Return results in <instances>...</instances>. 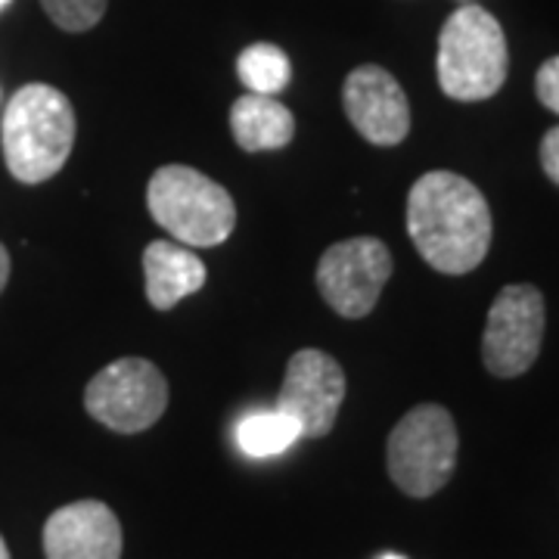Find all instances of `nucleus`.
I'll return each instance as SVG.
<instances>
[{"label": "nucleus", "mask_w": 559, "mask_h": 559, "mask_svg": "<svg viewBox=\"0 0 559 559\" xmlns=\"http://www.w3.org/2000/svg\"><path fill=\"white\" fill-rule=\"evenodd\" d=\"M491 209L473 180L429 171L411 187L407 234L429 267L441 274L476 271L491 249Z\"/></svg>", "instance_id": "nucleus-1"}, {"label": "nucleus", "mask_w": 559, "mask_h": 559, "mask_svg": "<svg viewBox=\"0 0 559 559\" xmlns=\"http://www.w3.org/2000/svg\"><path fill=\"white\" fill-rule=\"evenodd\" d=\"M75 109L69 97L50 84L20 87L3 112L0 143L10 175L20 183H44L72 156L75 146Z\"/></svg>", "instance_id": "nucleus-2"}, {"label": "nucleus", "mask_w": 559, "mask_h": 559, "mask_svg": "<svg viewBox=\"0 0 559 559\" xmlns=\"http://www.w3.org/2000/svg\"><path fill=\"white\" fill-rule=\"evenodd\" d=\"M153 221L165 227L180 246H221L237 227L234 197L218 180L190 165H165L146 187Z\"/></svg>", "instance_id": "nucleus-3"}, {"label": "nucleus", "mask_w": 559, "mask_h": 559, "mask_svg": "<svg viewBox=\"0 0 559 559\" xmlns=\"http://www.w3.org/2000/svg\"><path fill=\"white\" fill-rule=\"evenodd\" d=\"M507 38L500 22L481 7H460L439 35V84L460 103L495 97L507 81Z\"/></svg>", "instance_id": "nucleus-4"}, {"label": "nucleus", "mask_w": 559, "mask_h": 559, "mask_svg": "<svg viewBox=\"0 0 559 559\" xmlns=\"http://www.w3.org/2000/svg\"><path fill=\"white\" fill-rule=\"evenodd\" d=\"M457 426L441 404H417L389 436V476L407 498H432L457 466Z\"/></svg>", "instance_id": "nucleus-5"}, {"label": "nucleus", "mask_w": 559, "mask_h": 559, "mask_svg": "<svg viewBox=\"0 0 559 559\" xmlns=\"http://www.w3.org/2000/svg\"><path fill=\"white\" fill-rule=\"evenodd\" d=\"M84 407L106 429L134 436L162 419L168 407V382L153 360L119 358L87 382Z\"/></svg>", "instance_id": "nucleus-6"}, {"label": "nucleus", "mask_w": 559, "mask_h": 559, "mask_svg": "<svg viewBox=\"0 0 559 559\" xmlns=\"http://www.w3.org/2000/svg\"><path fill=\"white\" fill-rule=\"evenodd\" d=\"M392 267V252L377 237L342 240L330 246L318 261L320 296L342 318H367L377 308Z\"/></svg>", "instance_id": "nucleus-7"}, {"label": "nucleus", "mask_w": 559, "mask_h": 559, "mask_svg": "<svg viewBox=\"0 0 559 559\" xmlns=\"http://www.w3.org/2000/svg\"><path fill=\"white\" fill-rule=\"evenodd\" d=\"M544 296L528 283L503 286L485 320L481 360L495 377H522L540 355L544 342Z\"/></svg>", "instance_id": "nucleus-8"}, {"label": "nucleus", "mask_w": 559, "mask_h": 559, "mask_svg": "<svg viewBox=\"0 0 559 559\" xmlns=\"http://www.w3.org/2000/svg\"><path fill=\"white\" fill-rule=\"evenodd\" d=\"M345 370L340 360L318 348H301L286 364V377L280 385L277 411L299 423L301 436L320 439L336 426L345 401Z\"/></svg>", "instance_id": "nucleus-9"}, {"label": "nucleus", "mask_w": 559, "mask_h": 559, "mask_svg": "<svg viewBox=\"0 0 559 559\" xmlns=\"http://www.w3.org/2000/svg\"><path fill=\"white\" fill-rule=\"evenodd\" d=\"M345 116L373 146H399L411 134V103L392 72L382 66H358L342 87Z\"/></svg>", "instance_id": "nucleus-10"}, {"label": "nucleus", "mask_w": 559, "mask_h": 559, "mask_svg": "<svg viewBox=\"0 0 559 559\" xmlns=\"http://www.w3.org/2000/svg\"><path fill=\"white\" fill-rule=\"evenodd\" d=\"M47 559H121V522L100 500L60 507L44 525Z\"/></svg>", "instance_id": "nucleus-11"}, {"label": "nucleus", "mask_w": 559, "mask_h": 559, "mask_svg": "<svg viewBox=\"0 0 559 559\" xmlns=\"http://www.w3.org/2000/svg\"><path fill=\"white\" fill-rule=\"evenodd\" d=\"M143 277H146V299L156 311L175 308L180 299L200 293L205 286V261L193 255L187 246L171 240H156L143 252Z\"/></svg>", "instance_id": "nucleus-12"}, {"label": "nucleus", "mask_w": 559, "mask_h": 559, "mask_svg": "<svg viewBox=\"0 0 559 559\" xmlns=\"http://www.w3.org/2000/svg\"><path fill=\"white\" fill-rule=\"evenodd\" d=\"M230 131L246 153H267L289 146V140L296 138V119L274 97L246 94L230 106Z\"/></svg>", "instance_id": "nucleus-13"}, {"label": "nucleus", "mask_w": 559, "mask_h": 559, "mask_svg": "<svg viewBox=\"0 0 559 559\" xmlns=\"http://www.w3.org/2000/svg\"><path fill=\"white\" fill-rule=\"evenodd\" d=\"M296 439H301L299 423L280 411L249 414L237 426V444L249 457H274L283 454Z\"/></svg>", "instance_id": "nucleus-14"}, {"label": "nucleus", "mask_w": 559, "mask_h": 559, "mask_svg": "<svg viewBox=\"0 0 559 559\" xmlns=\"http://www.w3.org/2000/svg\"><path fill=\"white\" fill-rule=\"evenodd\" d=\"M237 75L249 87V94L274 97L293 79V66L277 44H252L237 60Z\"/></svg>", "instance_id": "nucleus-15"}, {"label": "nucleus", "mask_w": 559, "mask_h": 559, "mask_svg": "<svg viewBox=\"0 0 559 559\" xmlns=\"http://www.w3.org/2000/svg\"><path fill=\"white\" fill-rule=\"evenodd\" d=\"M109 0H40L44 13L62 32H87L103 20Z\"/></svg>", "instance_id": "nucleus-16"}, {"label": "nucleus", "mask_w": 559, "mask_h": 559, "mask_svg": "<svg viewBox=\"0 0 559 559\" xmlns=\"http://www.w3.org/2000/svg\"><path fill=\"white\" fill-rule=\"evenodd\" d=\"M535 94H538V100L544 103L550 112H559V57H550V60L538 69Z\"/></svg>", "instance_id": "nucleus-17"}, {"label": "nucleus", "mask_w": 559, "mask_h": 559, "mask_svg": "<svg viewBox=\"0 0 559 559\" xmlns=\"http://www.w3.org/2000/svg\"><path fill=\"white\" fill-rule=\"evenodd\" d=\"M540 165H544V175L559 187V128H550L540 140Z\"/></svg>", "instance_id": "nucleus-18"}, {"label": "nucleus", "mask_w": 559, "mask_h": 559, "mask_svg": "<svg viewBox=\"0 0 559 559\" xmlns=\"http://www.w3.org/2000/svg\"><path fill=\"white\" fill-rule=\"evenodd\" d=\"M7 280H10V255H7V249L0 246V293H3V286H7Z\"/></svg>", "instance_id": "nucleus-19"}, {"label": "nucleus", "mask_w": 559, "mask_h": 559, "mask_svg": "<svg viewBox=\"0 0 559 559\" xmlns=\"http://www.w3.org/2000/svg\"><path fill=\"white\" fill-rule=\"evenodd\" d=\"M0 559H10V550H7V540L0 538Z\"/></svg>", "instance_id": "nucleus-20"}, {"label": "nucleus", "mask_w": 559, "mask_h": 559, "mask_svg": "<svg viewBox=\"0 0 559 559\" xmlns=\"http://www.w3.org/2000/svg\"><path fill=\"white\" fill-rule=\"evenodd\" d=\"M380 559H404V557H399V554H385V557H380Z\"/></svg>", "instance_id": "nucleus-21"}, {"label": "nucleus", "mask_w": 559, "mask_h": 559, "mask_svg": "<svg viewBox=\"0 0 559 559\" xmlns=\"http://www.w3.org/2000/svg\"><path fill=\"white\" fill-rule=\"evenodd\" d=\"M7 3H10V0H0V10H3V7H7Z\"/></svg>", "instance_id": "nucleus-22"}]
</instances>
